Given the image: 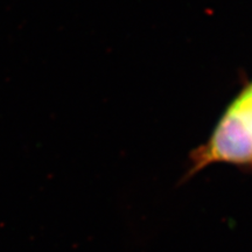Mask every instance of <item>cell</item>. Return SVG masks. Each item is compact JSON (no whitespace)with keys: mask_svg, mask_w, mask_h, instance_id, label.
Returning a JSON list of instances; mask_svg holds the SVG:
<instances>
[{"mask_svg":"<svg viewBox=\"0 0 252 252\" xmlns=\"http://www.w3.org/2000/svg\"><path fill=\"white\" fill-rule=\"evenodd\" d=\"M219 162L252 166V83L230 104L207 143L191 154L188 176Z\"/></svg>","mask_w":252,"mask_h":252,"instance_id":"cell-1","label":"cell"}]
</instances>
